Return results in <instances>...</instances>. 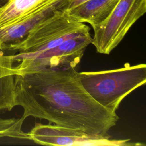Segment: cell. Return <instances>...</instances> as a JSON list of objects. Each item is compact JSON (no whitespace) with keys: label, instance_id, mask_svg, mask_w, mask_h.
<instances>
[{"label":"cell","instance_id":"obj_1","mask_svg":"<svg viewBox=\"0 0 146 146\" xmlns=\"http://www.w3.org/2000/svg\"><path fill=\"white\" fill-rule=\"evenodd\" d=\"M15 82L16 106L23 108L25 119L31 116L110 138L108 132L119 119L88 94L75 67L16 75Z\"/></svg>","mask_w":146,"mask_h":146},{"label":"cell","instance_id":"obj_2","mask_svg":"<svg viewBox=\"0 0 146 146\" xmlns=\"http://www.w3.org/2000/svg\"><path fill=\"white\" fill-rule=\"evenodd\" d=\"M80 82L99 104L116 112L128 94L146 82V65L139 64L110 70L79 72Z\"/></svg>","mask_w":146,"mask_h":146},{"label":"cell","instance_id":"obj_3","mask_svg":"<svg viewBox=\"0 0 146 146\" xmlns=\"http://www.w3.org/2000/svg\"><path fill=\"white\" fill-rule=\"evenodd\" d=\"M91 41L90 34L68 39L56 46L38 52L2 51L11 62L13 74L22 75L46 68L76 67Z\"/></svg>","mask_w":146,"mask_h":146},{"label":"cell","instance_id":"obj_4","mask_svg":"<svg viewBox=\"0 0 146 146\" xmlns=\"http://www.w3.org/2000/svg\"><path fill=\"white\" fill-rule=\"evenodd\" d=\"M90 28L71 17L65 10L59 11L43 20L19 43L4 51L35 53L56 46L74 38L90 34Z\"/></svg>","mask_w":146,"mask_h":146},{"label":"cell","instance_id":"obj_5","mask_svg":"<svg viewBox=\"0 0 146 146\" xmlns=\"http://www.w3.org/2000/svg\"><path fill=\"white\" fill-rule=\"evenodd\" d=\"M145 12L146 0H119L106 19L92 28L91 44L98 52L110 54Z\"/></svg>","mask_w":146,"mask_h":146},{"label":"cell","instance_id":"obj_6","mask_svg":"<svg viewBox=\"0 0 146 146\" xmlns=\"http://www.w3.org/2000/svg\"><path fill=\"white\" fill-rule=\"evenodd\" d=\"M29 140L44 145L129 146L141 145L129 139H111L74 128L37 123L27 133Z\"/></svg>","mask_w":146,"mask_h":146},{"label":"cell","instance_id":"obj_7","mask_svg":"<svg viewBox=\"0 0 146 146\" xmlns=\"http://www.w3.org/2000/svg\"><path fill=\"white\" fill-rule=\"evenodd\" d=\"M67 0H54L21 20L0 29V49L8 50L22 42L38 24L54 13L66 10Z\"/></svg>","mask_w":146,"mask_h":146},{"label":"cell","instance_id":"obj_8","mask_svg":"<svg viewBox=\"0 0 146 146\" xmlns=\"http://www.w3.org/2000/svg\"><path fill=\"white\" fill-rule=\"evenodd\" d=\"M118 1L119 0H87L66 11L75 21L88 23L94 28L106 19Z\"/></svg>","mask_w":146,"mask_h":146},{"label":"cell","instance_id":"obj_9","mask_svg":"<svg viewBox=\"0 0 146 146\" xmlns=\"http://www.w3.org/2000/svg\"><path fill=\"white\" fill-rule=\"evenodd\" d=\"M54 0H9L0 9V29L13 24Z\"/></svg>","mask_w":146,"mask_h":146},{"label":"cell","instance_id":"obj_10","mask_svg":"<svg viewBox=\"0 0 146 146\" xmlns=\"http://www.w3.org/2000/svg\"><path fill=\"white\" fill-rule=\"evenodd\" d=\"M15 75L7 66L0 63V113L16 106Z\"/></svg>","mask_w":146,"mask_h":146},{"label":"cell","instance_id":"obj_11","mask_svg":"<svg viewBox=\"0 0 146 146\" xmlns=\"http://www.w3.org/2000/svg\"><path fill=\"white\" fill-rule=\"evenodd\" d=\"M25 120L22 117L19 119L0 118V138L9 137L29 140L27 133H25L22 129Z\"/></svg>","mask_w":146,"mask_h":146},{"label":"cell","instance_id":"obj_12","mask_svg":"<svg viewBox=\"0 0 146 146\" xmlns=\"http://www.w3.org/2000/svg\"><path fill=\"white\" fill-rule=\"evenodd\" d=\"M86 1H87V0H67V3L66 10L71 9L83 3L84 2Z\"/></svg>","mask_w":146,"mask_h":146},{"label":"cell","instance_id":"obj_13","mask_svg":"<svg viewBox=\"0 0 146 146\" xmlns=\"http://www.w3.org/2000/svg\"><path fill=\"white\" fill-rule=\"evenodd\" d=\"M9 1V0H0V9H1Z\"/></svg>","mask_w":146,"mask_h":146}]
</instances>
